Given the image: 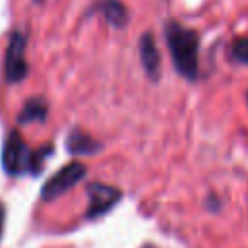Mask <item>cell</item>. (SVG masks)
Listing matches in <instances>:
<instances>
[{"label":"cell","mask_w":248,"mask_h":248,"mask_svg":"<svg viewBox=\"0 0 248 248\" xmlns=\"http://www.w3.org/2000/svg\"><path fill=\"white\" fill-rule=\"evenodd\" d=\"M231 56L234 62L248 66V37H240L231 45Z\"/></svg>","instance_id":"9c48e42d"},{"label":"cell","mask_w":248,"mask_h":248,"mask_svg":"<svg viewBox=\"0 0 248 248\" xmlns=\"http://www.w3.org/2000/svg\"><path fill=\"white\" fill-rule=\"evenodd\" d=\"M165 39H167V46L170 50L172 62L176 72L190 79L196 81L198 79V48H200V39L198 33L190 27L180 25L178 21H167L165 25Z\"/></svg>","instance_id":"6da1fadb"},{"label":"cell","mask_w":248,"mask_h":248,"mask_svg":"<svg viewBox=\"0 0 248 248\" xmlns=\"http://www.w3.org/2000/svg\"><path fill=\"white\" fill-rule=\"evenodd\" d=\"M140 58H141L147 78L151 81H157L161 78V54H159V48H157L151 33H145L140 39Z\"/></svg>","instance_id":"8992f818"},{"label":"cell","mask_w":248,"mask_h":248,"mask_svg":"<svg viewBox=\"0 0 248 248\" xmlns=\"http://www.w3.org/2000/svg\"><path fill=\"white\" fill-rule=\"evenodd\" d=\"M99 10L103 12L105 19L114 27H124L128 23V10L118 0H103Z\"/></svg>","instance_id":"52a82bcc"},{"label":"cell","mask_w":248,"mask_h":248,"mask_svg":"<svg viewBox=\"0 0 248 248\" xmlns=\"http://www.w3.org/2000/svg\"><path fill=\"white\" fill-rule=\"evenodd\" d=\"M99 143L95 140H91L89 136L81 134V132H74L70 138H68V149L72 153H95L99 151Z\"/></svg>","instance_id":"ba28073f"},{"label":"cell","mask_w":248,"mask_h":248,"mask_svg":"<svg viewBox=\"0 0 248 248\" xmlns=\"http://www.w3.org/2000/svg\"><path fill=\"white\" fill-rule=\"evenodd\" d=\"M87 194H89V205H87V217L89 219L105 215L122 198L120 190H116V188H112L108 184H101V182L89 184L87 186Z\"/></svg>","instance_id":"3957f363"},{"label":"cell","mask_w":248,"mask_h":248,"mask_svg":"<svg viewBox=\"0 0 248 248\" xmlns=\"http://www.w3.org/2000/svg\"><path fill=\"white\" fill-rule=\"evenodd\" d=\"M141 248H157V246H153V244H143Z\"/></svg>","instance_id":"7c38bea8"},{"label":"cell","mask_w":248,"mask_h":248,"mask_svg":"<svg viewBox=\"0 0 248 248\" xmlns=\"http://www.w3.org/2000/svg\"><path fill=\"white\" fill-rule=\"evenodd\" d=\"M2 225H4V207L0 203V232H2Z\"/></svg>","instance_id":"8fae6325"},{"label":"cell","mask_w":248,"mask_h":248,"mask_svg":"<svg viewBox=\"0 0 248 248\" xmlns=\"http://www.w3.org/2000/svg\"><path fill=\"white\" fill-rule=\"evenodd\" d=\"M2 163H4V169L10 174H19L29 165H33V157L27 153V147H25L23 140L17 136V132H12L10 138L6 140L4 153H2Z\"/></svg>","instance_id":"277c9868"},{"label":"cell","mask_w":248,"mask_h":248,"mask_svg":"<svg viewBox=\"0 0 248 248\" xmlns=\"http://www.w3.org/2000/svg\"><path fill=\"white\" fill-rule=\"evenodd\" d=\"M246 105H248V93H246Z\"/></svg>","instance_id":"4fadbf2b"},{"label":"cell","mask_w":248,"mask_h":248,"mask_svg":"<svg viewBox=\"0 0 248 248\" xmlns=\"http://www.w3.org/2000/svg\"><path fill=\"white\" fill-rule=\"evenodd\" d=\"M25 39L19 33H14L8 45V56H6V76L10 81H19L27 74V64H25Z\"/></svg>","instance_id":"5b68a950"},{"label":"cell","mask_w":248,"mask_h":248,"mask_svg":"<svg viewBox=\"0 0 248 248\" xmlns=\"http://www.w3.org/2000/svg\"><path fill=\"white\" fill-rule=\"evenodd\" d=\"M85 176V167L78 161L68 163L66 167H62L58 172H54L43 186V200H54L58 196H62L64 192H68L70 188H74L81 178Z\"/></svg>","instance_id":"7a4b0ae2"},{"label":"cell","mask_w":248,"mask_h":248,"mask_svg":"<svg viewBox=\"0 0 248 248\" xmlns=\"http://www.w3.org/2000/svg\"><path fill=\"white\" fill-rule=\"evenodd\" d=\"M45 112H46V107H45L41 101L33 99V101H29L27 107L23 108V112H21V120H25V122H27V120H37V118H43Z\"/></svg>","instance_id":"30bf717a"}]
</instances>
